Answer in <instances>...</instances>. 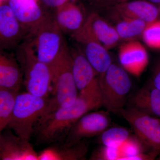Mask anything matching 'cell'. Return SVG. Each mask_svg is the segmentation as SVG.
I'll list each match as a JSON object with an SVG mask.
<instances>
[{"mask_svg":"<svg viewBox=\"0 0 160 160\" xmlns=\"http://www.w3.org/2000/svg\"><path fill=\"white\" fill-rule=\"evenodd\" d=\"M53 97L49 100L42 118L62 107L72 105L78 97V89L72 72V58L67 44L50 66Z\"/></svg>","mask_w":160,"mask_h":160,"instance_id":"cell-2","label":"cell"},{"mask_svg":"<svg viewBox=\"0 0 160 160\" xmlns=\"http://www.w3.org/2000/svg\"><path fill=\"white\" fill-rule=\"evenodd\" d=\"M72 72L78 90L80 91L99 80V74L79 47L70 49Z\"/></svg>","mask_w":160,"mask_h":160,"instance_id":"cell-17","label":"cell"},{"mask_svg":"<svg viewBox=\"0 0 160 160\" xmlns=\"http://www.w3.org/2000/svg\"><path fill=\"white\" fill-rule=\"evenodd\" d=\"M21 48L20 57L23 64L24 84L27 92L46 98L52 84L51 68L38 59L28 41Z\"/></svg>","mask_w":160,"mask_h":160,"instance_id":"cell-6","label":"cell"},{"mask_svg":"<svg viewBox=\"0 0 160 160\" xmlns=\"http://www.w3.org/2000/svg\"><path fill=\"white\" fill-rule=\"evenodd\" d=\"M49 100L29 92L18 93L10 121L5 129L29 141L34 127L46 110Z\"/></svg>","mask_w":160,"mask_h":160,"instance_id":"cell-4","label":"cell"},{"mask_svg":"<svg viewBox=\"0 0 160 160\" xmlns=\"http://www.w3.org/2000/svg\"><path fill=\"white\" fill-rule=\"evenodd\" d=\"M151 81L153 85L160 90V58L157 60L153 66Z\"/></svg>","mask_w":160,"mask_h":160,"instance_id":"cell-27","label":"cell"},{"mask_svg":"<svg viewBox=\"0 0 160 160\" xmlns=\"http://www.w3.org/2000/svg\"><path fill=\"white\" fill-rule=\"evenodd\" d=\"M86 23L95 37L109 51L121 42L114 26L98 12H92L88 15Z\"/></svg>","mask_w":160,"mask_h":160,"instance_id":"cell-19","label":"cell"},{"mask_svg":"<svg viewBox=\"0 0 160 160\" xmlns=\"http://www.w3.org/2000/svg\"><path fill=\"white\" fill-rule=\"evenodd\" d=\"M5 129L0 134V160H38V154L29 141Z\"/></svg>","mask_w":160,"mask_h":160,"instance_id":"cell-11","label":"cell"},{"mask_svg":"<svg viewBox=\"0 0 160 160\" xmlns=\"http://www.w3.org/2000/svg\"><path fill=\"white\" fill-rule=\"evenodd\" d=\"M8 3L28 35L48 14L41 8L37 0H9Z\"/></svg>","mask_w":160,"mask_h":160,"instance_id":"cell-14","label":"cell"},{"mask_svg":"<svg viewBox=\"0 0 160 160\" xmlns=\"http://www.w3.org/2000/svg\"><path fill=\"white\" fill-rule=\"evenodd\" d=\"M103 106L99 82L80 91L74 103L40 118L34 132L39 144L64 143L72 126L87 112Z\"/></svg>","mask_w":160,"mask_h":160,"instance_id":"cell-1","label":"cell"},{"mask_svg":"<svg viewBox=\"0 0 160 160\" xmlns=\"http://www.w3.org/2000/svg\"><path fill=\"white\" fill-rule=\"evenodd\" d=\"M120 158L121 154L118 148H112L102 145L93 151L89 159L119 160Z\"/></svg>","mask_w":160,"mask_h":160,"instance_id":"cell-26","label":"cell"},{"mask_svg":"<svg viewBox=\"0 0 160 160\" xmlns=\"http://www.w3.org/2000/svg\"><path fill=\"white\" fill-rule=\"evenodd\" d=\"M158 160H160V156H159V158H158V159H157Z\"/></svg>","mask_w":160,"mask_h":160,"instance_id":"cell-32","label":"cell"},{"mask_svg":"<svg viewBox=\"0 0 160 160\" xmlns=\"http://www.w3.org/2000/svg\"></svg>","mask_w":160,"mask_h":160,"instance_id":"cell-34","label":"cell"},{"mask_svg":"<svg viewBox=\"0 0 160 160\" xmlns=\"http://www.w3.org/2000/svg\"><path fill=\"white\" fill-rule=\"evenodd\" d=\"M147 1L151 2L158 6L160 5V0H147Z\"/></svg>","mask_w":160,"mask_h":160,"instance_id":"cell-30","label":"cell"},{"mask_svg":"<svg viewBox=\"0 0 160 160\" xmlns=\"http://www.w3.org/2000/svg\"><path fill=\"white\" fill-rule=\"evenodd\" d=\"M68 0H40L43 6L47 8L56 10L65 4Z\"/></svg>","mask_w":160,"mask_h":160,"instance_id":"cell-28","label":"cell"},{"mask_svg":"<svg viewBox=\"0 0 160 160\" xmlns=\"http://www.w3.org/2000/svg\"><path fill=\"white\" fill-rule=\"evenodd\" d=\"M127 72L122 66L112 63L99 81L103 106L109 112L116 113L124 108L131 82Z\"/></svg>","mask_w":160,"mask_h":160,"instance_id":"cell-5","label":"cell"},{"mask_svg":"<svg viewBox=\"0 0 160 160\" xmlns=\"http://www.w3.org/2000/svg\"><path fill=\"white\" fill-rule=\"evenodd\" d=\"M28 32L15 16L8 3L0 6V47L1 51L16 47Z\"/></svg>","mask_w":160,"mask_h":160,"instance_id":"cell-10","label":"cell"},{"mask_svg":"<svg viewBox=\"0 0 160 160\" xmlns=\"http://www.w3.org/2000/svg\"><path fill=\"white\" fill-rule=\"evenodd\" d=\"M121 66L130 74L139 77L149 64L148 52L138 40L124 42L118 50Z\"/></svg>","mask_w":160,"mask_h":160,"instance_id":"cell-12","label":"cell"},{"mask_svg":"<svg viewBox=\"0 0 160 160\" xmlns=\"http://www.w3.org/2000/svg\"><path fill=\"white\" fill-rule=\"evenodd\" d=\"M129 130L122 127H114L106 129L100 135L99 141L103 145L118 148L130 136Z\"/></svg>","mask_w":160,"mask_h":160,"instance_id":"cell-23","label":"cell"},{"mask_svg":"<svg viewBox=\"0 0 160 160\" xmlns=\"http://www.w3.org/2000/svg\"><path fill=\"white\" fill-rule=\"evenodd\" d=\"M89 144L84 141L74 145L57 143L47 147L38 154V160H84L86 159Z\"/></svg>","mask_w":160,"mask_h":160,"instance_id":"cell-16","label":"cell"},{"mask_svg":"<svg viewBox=\"0 0 160 160\" xmlns=\"http://www.w3.org/2000/svg\"><path fill=\"white\" fill-rule=\"evenodd\" d=\"M109 112H95L84 115L72 126L66 140V145H74L87 138L100 135L111 124Z\"/></svg>","mask_w":160,"mask_h":160,"instance_id":"cell-9","label":"cell"},{"mask_svg":"<svg viewBox=\"0 0 160 160\" xmlns=\"http://www.w3.org/2000/svg\"><path fill=\"white\" fill-rule=\"evenodd\" d=\"M110 7L121 15L142 20L147 24L160 18L159 6L147 0L129 1Z\"/></svg>","mask_w":160,"mask_h":160,"instance_id":"cell-15","label":"cell"},{"mask_svg":"<svg viewBox=\"0 0 160 160\" xmlns=\"http://www.w3.org/2000/svg\"><path fill=\"white\" fill-rule=\"evenodd\" d=\"M121 158L119 160L134 156L142 152H149L143 143L135 135H131L118 148Z\"/></svg>","mask_w":160,"mask_h":160,"instance_id":"cell-24","label":"cell"},{"mask_svg":"<svg viewBox=\"0 0 160 160\" xmlns=\"http://www.w3.org/2000/svg\"><path fill=\"white\" fill-rule=\"evenodd\" d=\"M112 18L114 19V28L121 41L124 42L142 38L147 23L142 20L123 16L111 9Z\"/></svg>","mask_w":160,"mask_h":160,"instance_id":"cell-21","label":"cell"},{"mask_svg":"<svg viewBox=\"0 0 160 160\" xmlns=\"http://www.w3.org/2000/svg\"><path fill=\"white\" fill-rule=\"evenodd\" d=\"M55 19L63 33L71 36L84 26L88 16L75 0H68L56 9Z\"/></svg>","mask_w":160,"mask_h":160,"instance_id":"cell-13","label":"cell"},{"mask_svg":"<svg viewBox=\"0 0 160 160\" xmlns=\"http://www.w3.org/2000/svg\"><path fill=\"white\" fill-rule=\"evenodd\" d=\"M142 39L149 48L160 49V18L147 24Z\"/></svg>","mask_w":160,"mask_h":160,"instance_id":"cell-25","label":"cell"},{"mask_svg":"<svg viewBox=\"0 0 160 160\" xmlns=\"http://www.w3.org/2000/svg\"><path fill=\"white\" fill-rule=\"evenodd\" d=\"M18 92L0 88V132L6 129L11 119Z\"/></svg>","mask_w":160,"mask_h":160,"instance_id":"cell-22","label":"cell"},{"mask_svg":"<svg viewBox=\"0 0 160 160\" xmlns=\"http://www.w3.org/2000/svg\"><path fill=\"white\" fill-rule=\"evenodd\" d=\"M104 6L111 7L118 3L127 2L129 0H99Z\"/></svg>","mask_w":160,"mask_h":160,"instance_id":"cell-29","label":"cell"},{"mask_svg":"<svg viewBox=\"0 0 160 160\" xmlns=\"http://www.w3.org/2000/svg\"><path fill=\"white\" fill-rule=\"evenodd\" d=\"M23 71L14 58L1 52L0 88L19 92L23 82Z\"/></svg>","mask_w":160,"mask_h":160,"instance_id":"cell-20","label":"cell"},{"mask_svg":"<svg viewBox=\"0 0 160 160\" xmlns=\"http://www.w3.org/2000/svg\"><path fill=\"white\" fill-rule=\"evenodd\" d=\"M63 34L54 15L48 13L45 19L29 32L26 38L38 59L50 66L66 45Z\"/></svg>","mask_w":160,"mask_h":160,"instance_id":"cell-3","label":"cell"},{"mask_svg":"<svg viewBox=\"0 0 160 160\" xmlns=\"http://www.w3.org/2000/svg\"><path fill=\"white\" fill-rule=\"evenodd\" d=\"M5 1H6V0H1V3L5 2Z\"/></svg>","mask_w":160,"mask_h":160,"instance_id":"cell-31","label":"cell"},{"mask_svg":"<svg viewBox=\"0 0 160 160\" xmlns=\"http://www.w3.org/2000/svg\"><path fill=\"white\" fill-rule=\"evenodd\" d=\"M71 37L97 72L99 77L102 76L112 63L109 50L95 37L86 22L81 29Z\"/></svg>","mask_w":160,"mask_h":160,"instance_id":"cell-8","label":"cell"},{"mask_svg":"<svg viewBox=\"0 0 160 160\" xmlns=\"http://www.w3.org/2000/svg\"><path fill=\"white\" fill-rule=\"evenodd\" d=\"M159 10H160V5L159 6Z\"/></svg>","mask_w":160,"mask_h":160,"instance_id":"cell-33","label":"cell"},{"mask_svg":"<svg viewBox=\"0 0 160 160\" xmlns=\"http://www.w3.org/2000/svg\"><path fill=\"white\" fill-rule=\"evenodd\" d=\"M115 114L122 116L129 123L135 135L149 152L160 154V119L153 117L133 107L124 108Z\"/></svg>","mask_w":160,"mask_h":160,"instance_id":"cell-7","label":"cell"},{"mask_svg":"<svg viewBox=\"0 0 160 160\" xmlns=\"http://www.w3.org/2000/svg\"><path fill=\"white\" fill-rule=\"evenodd\" d=\"M132 106L143 113L160 118V90L152 81L142 87L131 100Z\"/></svg>","mask_w":160,"mask_h":160,"instance_id":"cell-18","label":"cell"}]
</instances>
